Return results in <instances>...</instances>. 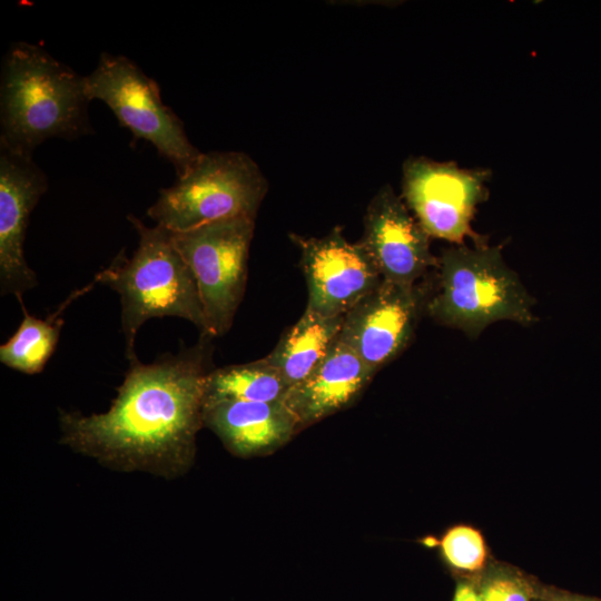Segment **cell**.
<instances>
[{
  "instance_id": "6da1fadb",
  "label": "cell",
  "mask_w": 601,
  "mask_h": 601,
  "mask_svg": "<svg viewBox=\"0 0 601 601\" xmlns=\"http://www.w3.org/2000/svg\"><path fill=\"white\" fill-rule=\"evenodd\" d=\"M177 354L130 366L105 413L62 412L61 443L121 471L174 477L195 455L201 426L205 378L209 370L206 338Z\"/></svg>"
},
{
  "instance_id": "7a4b0ae2",
  "label": "cell",
  "mask_w": 601,
  "mask_h": 601,
  "mask_svg": "<svg viewBox=\"0 0 601 601\" xmlns=\"http://www.w3.org/2000/svg\"><path fill=\"white\" fill-rule=\"evenodd\" d=\"M86 76L43 48L14 42L3 57L0 80V145L32 156L45 140L91 132Z\"/></svg>"
},
{
  "instance_id": "3957f363",
  "label": "cell",
  "mask_w": 601,
  "mask_h": 601,
  "mask_svg": "<svg viewBox=\"0 0 601 601\" xmlns=\"http://www.w3.org/2000/svg\"><path fill=\"white\" fill-rule=\"evenodd\" d=\"M128 220L138 234L136 250L130 258L119 254L96 280L120 296L121 331L129 362L138 358L136 335L150 318L180 317L209 336L195 277L175 247L171 231L159 225L148 227L134 215H128Z\"/></svg>"
},
{
  "instance_id": "277c9868",
  "label": "cell",
  "mask_w": 601,
  "mask_h": 601,
  "mask_svg": "<svg viewBox=\"0 0 601 601\" xmlns=\"http://www.w3.org/2000/svg\"><path fill=\"white\" fill-rule=\"evenodd\" d=\"M435 268L425 312L436 323L475 339L496 322L531 326L538 321L534 298L504 262L500 246L446 248Z\"/></svg>"
},
{
  "instance_id": "5b68a950",
  "label": "cell",
  "mask_w": 601,
  "mask_h": 601,
  "mask_svg": "<svg viewBox=\"0 0 601 601\" xmlns=\"http://www.w3.org/2000/svg\"><path fill=\"white\" fill-rule=\"evenodd\" d=\"M267 188L264 174L247 154L203 152L173 186L160 190L147 215L175 233L225 219H255Z\"/></svg>"
},
{
  "instance_id": "8992f818",
  "label": "cell",
  "mask_w": 601,
  "mask_h": 601,
  "mask_svg": "<svg viewBox=\"0 0 601 601\" xmlns=\"http://www.w3.org/2000/svg\"><path fill=\"white\" fill-rule=\"evenodd\" d=\"M86 91L90 101L102 100L135 140L150 142L173 164L177 177L200 158L203 152L189 141L181 119L164 104L158 83L129 58L101 53L86 76Z\"/></svg>"
},
{
  "instance_id": "52a82bcc",
  "label": "cell",
  "mask_w": 601,
  "mask_h": 601,
  "mask_svg": "<svg viewBox=\"0 0 601 601\" xmlns=\"http://www.w3.org/2000/svg\"><path fill=\"white\" fill-rule=\"evenodd\" d=\"M255 219L238 217L171 231L175 247L189 266L210 337L231 327L247 284V263Z\"/></svg>"
},
{
  "instance_id": "ba28073f",
  "label": "cell",
  "mask_w": 601,
  "mask_h": 601,
  "mask_svg": "<svg viewBox=\"0 0 601 601\" xmlns=\"http://www.w3.org/2000/svg\"><path fill=\"white\" fill-rule=\"evenodd\" d=\"M486 171L410 158L403 166V200L431 237L456 245L472 237L476 246L484 245L471 221L486 197Z\"/></svg>"
},
{
  "instance_id": "9c48e42d",
  "label": "cell",
  "mask_w": 601,
  "mask_h": 601,
  "mask_svg": "<svg viewBox=\"0 0 601 601\" xmlns=\"http://www.w3.org/2000/svg\"><path fill=\"white\" fill-rule=\"evenodd\" d=\"M432 290L426 280L401 285L382 279L344 315L338 338L377 372L406 348Z\"/></svg>"
},
{
  "instance_id": "30bf717a",
  "label": "cell",
  "mask_w": 601,
  "mask_h": 601,
  "mask_svg": "<svg viewBox=\"0 0 601 601\" xmlns=\"http://www.w3.org/2000/svg\"><path fill=\"white\" fill-rule=\"evenodd\" d=\"M300 250L307 284V308L328 317L344 316L382 282L363 246L346 239L341 226L322 237L290 235Z\"/></svg>"
},
{
  "instance_id": "8fae6325",
  "label": "cell",
  "mask_w": 601,
  "mask_h": 601,
  "mask_svg": "<svg viewBox=\"0 0 601 601\" xmlns=\"http://www.w3.org/2000/svg\"><path fill=\"white\" fill-rule=\"evenodd\" d=\"M363 224L359 244L382 279L414 285L437 266V257L430 248L431 236L390 185H384L372 198Z\"/></svg>"
},
{
  "instance_id": "7c38bea8",
  "label": "cell",
  "mask_w": 601,
  "mask_h": 601,
  "mask_svg": "<svg viewBox=\"0 0 601 601\" xmlns=\"http://www.w3.org/2000/svg\"><path fill=\"white\" fill-rule=\"evenodd\" d=\"M48 189V179L32 156L0 145V289L16 297L37 284L24 258L30 214Z\"/></svg>"
},
{
  "instance_id": "4fadbf2b",
  "label": "cell",
  "mask_w": 601,
  "mask_h": 601,
  "mask_svg": "<svg viewBox=\"0 0 601 601\" xmlns=\"http://www.w3.org/2000/svg\"><path fill=\"white\" fill-rule=\"evenodd\" d=\"M375 373L337 337L315 370L290 387L284 403L303 430L349 406Z\"/></svg>"
},
{
  "instance_id": "5bb4252c",
  "label": "cell",
  "mask_w": 601,
  "mask_h": 601,
  "mask_svg": "<svg viewBox=\"0 0 601 601\" xmlns=\"http://www.w3.org/2000/svg\"><path fill=\"white\" fill-rule=\"evenodd\" d=\"M203 422L242 457L272 453L300 431L284 402H204Z\"/></svg>"
},
{
  "instance_id": "9a60e30c",
  "label": "cell",
  "mask_w": 601,
  "mask_h": 601,
  "mask_svg": "<svg viewBox=\"0 0 601 601\" xmlns=\"http://www.w3.org/2000/svg\"><path fill=\"white\" fill-rule=\"evenodd\" d=\"M344 316L328 317L306 307L265 359L294 385L306 378L337 339Z\"/></svg>"
},
{
  "instance_id": "2e32d148",
  "label": "cell",
  "mask_w": 601,
  "mask_h": 601,
  "mask_svg": "<svg viewBox=\"0 0 601 601\" xmlns=\"http://www.w3.org/2000/svg\"><path fill=\"white\" fill-rule=\"evenodd\" d=\"M289 390L283 376L263 357L209 371L205 378L204 402H284Z\"/></svg>"
},
{
  "instance_id": "e0dca14e",
  "label": "cell",
  "mask_w": 601,
  "mask_h": 601,
  "mask_svg": "<svg viewBox=\"0 0 601 601\" xmlns=\"http://www.w3.org/2000/svg\"><path fill=\"white\" fill-rule=\"evenodd\" d=\"M17 298L23 318L12 336L0 346V362L9 368L32 375L43 370L57 347L62 325L58 316L65 306L42 319L28 313L21 296Z\"/></svg>"
},
{
  "instance_id": "ac0fdd59",
  "label": "cell",
  "mask_w": 601,
  "mask_h": 601,
  "mask_svg": "<svg viewBox=\"0 0 601 601\" xmlns=\"http://www.w3.org/2000/svg\"><path fill=\"white\" fill-rule=\"evenodd\" d=\"M441 553L450 568L480 575L485 568L487 550L480 531L459 524L449 529L440 541Z\"/></svg>"
},
{
  "instance_id": "d6986e66",
  "label": "cell",
  "mask_w": 601,
  "mask_h": 601,
  "mask_svg": "<svg viewBox=\"0 0 601 601\" xmlns=\"http://www.w3.org/2000/svg\"><path fill=\"white\" fill-rule=\"evenodd\" d=\"M480 601H536L534 581L515 569L495 565L479 575Z\"/></svg>"
},
{
  "instance_id": "ffe728a7",
  "label": "cell",
  "mask_w": 601,
  "mask_h": 601,
  "mask_svg": "<svg viewBox=\"0 0 601 601\" xmlns=\"http://www.w3.org/2000/svg\"><path fill=\"white\" fill-rule=\"evenodd\" d=\"M534 598L536 601H601L536 582H534Z\"/></svg>"
},
{
  "instance_id": "44dd1931",
  "label": "cell",
  "mask_w": 601,
  "mask_h": 601,
  "mask_svg": "<svg viewBox=\"0 0 601 601\" xmlns=\"http://www.w3.org/2000/svg\"><path fill=\"white\" fill-rule=\"evenodd\" d=\"M452 601H480L479 575L460 580Z\"/></svg>"
}]
</instances>
